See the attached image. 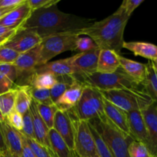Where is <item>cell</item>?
<instances>
[{
  "label": "cell",
  "instance_id": "cell-1",
  "mask_svg": "<svg viewBox=\"0 0 157 157\" xmlns=\"http://www.w3.org/2000/svg\"><path fill=\"white\" fill-rule=\"evenodd\" d=\"M91 24L90 19L61 12L58 6L55 5L32 11L29 18L21 28L35 32L42 39L55 34L78 33Z\"/></svg>",
  "mask_w": 157,
  "mask_h": 157
},
{
  "label": "cell",
  "instance_id": "cell-2",
  "mask_svg": "<svg viewBox=\"0 0 157 157\" xmlns=\"http://www.w3.org/2000/svg\"><path fill=\"white\" fill-rule=\"evenodd\" d=\"M130 16L119 8L113 14L101 21L92 23L81 29L79 36L91 38L100 50H111L121 53L124 42V34Z\"/></svg>",
  "mask_w": 157,
  "mask_h": 157
},
{
  "label": "cell",
  "instance_id": "cell-3",
  "mask_svg": "<svg viewBox=\"0 0 157 157\" xmlns=\"http://www.w3.org/2000/svg\"><path fill=\"white\" fill-rule=\"evenodd\" d=\"M101 93L105 99L126 113L135 110L142 111L155 101L144 88L121 89L101 91Z\"/></svg>",
  "mask_w": 157,
  "mask_h": 157
},
{
  "label": "cell",
  "instance_id": "cell-4",
  "mask_svg": "<svg viewBox=\"0 0 157 157\" xmlns=\"http://www.w3.org/2000/svg\"><path fill=\"white\" fill-rule=\"evenodd\" d=\"M77 80L82 82L84 85L90 86L101 91H107L121 89L144 88L138 84L119 67L113 73H94L84 77H75Z\"/></svg>",
  "mask_w": 157,
  "mask_h": 157
},
{
  "label": "cell",
  "instance_id": "cell-5",
  "mask_svg": "<svg viewBox=\"0 0 157 157\" xmlns=\"http://www.w3.org/2000/svg\"><path fill=\"white\" fill-rule=\"evenodd\" d=\"M89 124L98 131L111 151L113 157H130L128 147L133 140L113 125L107 118L92 120Z\"/></svg>",
  "mask_w": 157,
  "mask_h": 157
},
{
  "label": "cell",
  "instance_id": "cell-6",
  "mask_svg": "<svg viewBox=\"0 0 157 157\" xmlns=\"http://www.w3.org/2000/svg\"><path fill=\"white\" fill-rule=\"evenodd\" d=\"M70 111L77 121L89 122L97 118L104 119L102 94L98 89L85 85L79 101Z\"/></svg>",
  "mask_w": 157,
  "mask_h": 157
},
{
  "label": "cell",
  "instance_id": "cell-7",
  "mask_svg": "<svg viewBox=\"0 0 157 157\" xmlns=\"http://www.w3.org/2000/svg\"><path fill=\"white\" fill-rule=\"evenodd\" d=\"M78 37L77 32H67L55 34L42 38L39 44L38 67L49 62L52 58L63 52H75Z\"/></svg>",
  "mask_w": 157,
  "mask_h": 157
},
{
  "label": "cell",
  "instance_id": "cell-8",
  "mask_svg": "<svg viewBox=\"0 0 157 157\" xmlns=\"http://www.w3.org/2000/svg\"><path fill=\"white\" fill-rule=\"evenodd\" d=\"M75 157H98L96 144L87 121L75 120V136L73 150Z\"/></svg>",
  "mask_w": 157,
  "mask_h": 157
},
{
  "label": "cell",
  "instance_id": "cell-9",
  "mask_svg": "<svg viewBox=\"0 0 157 157\" xmlns=\"http://www.w3.org/2000/svg\"><path fill=\"white\" fill-rule=\"evenodd\" d=\"M39 44L34 48L20 54L14 63L17 71V81L15 87L29 86V82L35 73L39 58Z\"/></svg>",
  "mask_w": 157,
  "mask_h": 157
},
{
  "label": "cell",
  "instance_id": "cell-10",
  "mask_svg": "<svg viewBox=\"0 0 157 157\" xmlns=\"http://www.w3.org/2000/svg\"><path fill=\"white\" fill-rule=\"evenodd\" d=\"M100 52L101 50L97 48L71 57L72 67L75 72L74 77H84L96 73Z\"/></svg>",
  "mask_w": 157,
  "mask_h": 157
},
{
  "label": "cell",
  "instance_id": "cell-11",
  "mask_svg": "<svg viewBox=\"0 0 157 157\" xmlns=\"http://www.w3.org/2000/svg\"><path fill=\"white\" fill-rule=\"evenodd\" d=\"M75 120L70 110H58L53 126L54 130L62 137L72 151L75 144Z\"/></svg>",
  "mask_w": 157,
  "mask_h": 157
},
{
  "label": "cell",
  "instance_id": "cell-12",
  "mask_svg": "<svg viewBox=\"0 0 157 157\" xmlns=\"http://www.w3.org/2000/svg\"><path fill=\"white\" fill-rule=\"evenodd\" d=\"M41 41V37L35 32L20 28L3 46L22 54L38 46Z\"/></svg>",
  "mask_w": 157,
  "mask_h": 157
},
{
  "label": "cell",
  "instance_id": "cell-13",
  "mask_svg": "<svg viewBox=\"0 0 157 157\" xmlns=\"http://www.w3.org/2000/svg\"><path fill=\"white\" fill-rule=\"evenodd\" d=\"M141 112L150 140L148 150L152 157H157V101Z\"/></svg>",
  "mask_w": 157,
  "mask_h": 157
},
{
  "label": "cell",
  "instance_id": "cell-14",
  "mask_svg": "<svg viewBox=\"0 0 157 157\" xmlns=\"http://www.w3.org/2000/svg\"><path fill=\"white\" fill-rule=\"evenodd\" d=\"M127 113L130 136L133 138V140L143 143L145 144L147 149H149L150 140L142 112L135 110Z\"/></svg>",
  "mask_w": 157,
  "mask_h": 157
},
{
  "label": "cell",
  "instance_id": "cell-15",
  "mask_svg": "<svg viewBox=\"0 0 157 157\" xmlns=\"http://www.w3.org/2000/svg\"><path fill=\"white\" fill-rule=\"evenodd\" d=\"M103 106H104V112L106 118L122 133L127 136H130L127 113L107 101L104 97H103Z\"/></svg>",
  "mask_w": 157,
  "mask_h": 157
},
{
  "label": "cell",
  "instance_id": "cell-16",
  "mask_svg": "<svg viewBox=\"0 0 157 157\" xmlns=\"http://www.w3.org/2000/svg\"><path fill=\"white\" fill-rule=\"evenodd\" d=\"M0 129L7 150L15 157H21L22 137L20 132L11 127L6 121L0 123Z\"/></svg>",
  "mask_w": 157,
  "mask_h": 157
},
{
  "label": "cell",
  "instance_id": "cell-17",
  "mask_svg": "<svg viewBox=\"0 0 157 157\" xmlns=\"http://www.w3.org/2000/svg\"><path fill=\"white\" fill-rule=\"evenodd\" d=\"M32 10L26 0L24 4L12 9L11 12L0 18V25L14 29H18L29 18Z\"/></svg>",
  "mask_w": 157,
  "mask_h": 157
},
{
  "label": "cell",
  "instance_id": "cell-18",
  "mask_svg": "<svg viewBox=\"0 0 157 157\" xmlns=\"http://www.w3.org/2000/svg\"><path fill=\"white\" fill-rule=\"evenodd\" d=\"M84 86L85 85L82 82L75 78L69 88L63 94L62 96L55 104L58 110H66V111L71 110L79 101L82 95Z\"/></svg>",
  "mask_w": 157,
  "mask_h": 157
},
{
  "label": "cell",
  "instance_id": "cell-19",
  "mask_svg": "<svg viewBox=\"0 0 157 157\" xmlns=\"http://www.w3.org/2000/svg\"><path fill=\"white\" fill-rule=\"evenodd\" d=\"M36 73H49L57 78L64 76H74L75 70L71 64L70 58L58 60L55 61H49L46 64L36 67Z\"/></svg>",
  "mask_w": 157,
  "mask_h": 157
},
{
  "label": "cell",
  "instance_id": "cell-20",
  "mask_svg": "<svg viewBox=\"0 0 157 157\" xmlns=\"http://www.w3.org/2000/svg\"><path fill=\"white\" fill-rule=\"evenodd\" d=\"M29 110L32 113V120H33L34 134H35V140H37L39 144L45 147L53 155L52 149H51L50 141H49V129L48 128V127L38 113L36 104L33 100H32Z\"/></svg>",
  "mask_w": 157,
  "mask_h": 157
},
{
  "label": "cell",
  "instance_id": "cell-21",
  "mask_svg": "<svg viewBox=\"0 0 157 157\" xmlns=\"http://www.w3.org/2000/svg\"><path fill=\"white\" fill-rule=\"evenodd\" d=\"M120 61L121 67L124 70V71L138 84L142 86L147 76V64H143L138 61L128 59L121 55L120 57Z\"/></svg>",
  "mask_w": 157,
  "mask_h": 157
},
{
  "label": "cell",
  "instance_id": "cell-22",
  "mask_svg": "<svg viewBox=\"0 0 157 157\" xmlns=\"http://www.w3.org/2000/svg\"><path fill=\"white\" fill-rule=\"evenodd\" d=\"M121 55L111 50H101L98 57L97 72L109 74L117 71L121 67Z\"/></svg>",
  "mask_w": 157,
  "mask_h": 157
},
{
  "label": "cell",
  "instance_id": "cell-23",
  "mask_svg": "<svg viewBox=\"0 0 157 157\" xmlns=\"http://www.w3.org/2000/svg\"><path fill=\"white\" fill-rule=\"evenodd\" d=\"M123 48L133 52L136 56H140L153 61L157 58V45L145 41H124Z\"/></svg>",
  "mask_w": 157,
  "mask_h": 157
},
{
  "label": "cell",
  "instance_id": "cell-24",
  "mask_svg": "<svg viewBox=\"0 0 157 157\" xmlns=\"http://www.w3.org/2000/svg\"><path fill=\"white\" fill-rule=\"evenodd\" d=\"M17 71L13 64L0 65V94L5 93L15 87Z\"/></svg>",
  "mask_w": 157,
  "mask_h": 157
},
{
  "label": "cell",
  "instance_id": "cell-25",
  "mask_svg": "<svg viewBox=\"0 0 157 157\" xmlns=\"http://www.w3.org/2000/svg\"><path fill=\"white\" fill-rule=\"evenodd\" d=\"M49 141L54 157H75L73 151L53 128L49 130Z\"/></svg>",
  "mask_w": 157,
  "mask_h": 157
},
{
  "label": "cell",
  "instance_id": "cell-26",
  "mask_svg": "<svg viewBox=\"0 0 157 157\" xmlns=\"http://www.w3.org/2000/svg\"><path fill=\"white\" fill-rule=\"evenodd\" d=\"M17 88L16 98H15V110L20 114L23 115L30 108L32 102V98L30 92V86H20L15 87Z\"/></svg>",
  "mask_w": 157,
  "mask_h": 157
},
{
  "label": "cell",
  "instance_id": "cell-27",
  "mask_svg": "<svg viewBox=\"0 0 157 157\" xmlns=\"http://www.w3.org/2000/svg\"><path fill=\"white\" fill-rule=\"evenodd\" d=\"M147 76L142 86L144 90L155 101H157V71L155 69L151 61H149V62L147 63Z\"/></svg>",
  "mask_w": 157,
  "mask_h": 157
},
{
  "label": "cell",
  "instance_id": "cell-28",
  "mask_svg": "<svg viewBox=\"0 0 157 157\" xmlns=\"http://www.w3.org/2000/svg\"><path fill=\"white\" fill-rule=\"evenodd\" d=\"M57 82H58V78L52 74L35 72L31 78L29 86L34 88L50 90Z\"/></svg>",
  "mask_w": 157,
  "mask_h": 157
},
{
  "label": "cell",
  "instance_id": "cell-29",
  "mask_svg": "<svg viewBox=\"0 0 157 157\" xmlns=\"http://www.w3.org/2000/svg\"><path fill=\"white\" fill-rule=\"evenodd\" d=\"M17 88L11 89L5 93L0 94V111L5 118L15 110Z\"/></svg>",
  "mask_w": 157,
  "mask_h": 157
},
{
  "label": "cell",
  "instance_id": "cell-30",
  "mask_svg": "<svg viewBox=\"0 0 157 157\" xmlns=\"http://www.w3.org/2000/svg\"><path fill=\"white\" fill-rule=\"evenodd\" d=\"M75 80V78L74 76H64L58 78V82L50 89L51 98L55 104L69 88Z\"/></svg>",
  "mask_w": 157,
  "mask_h": 157
},
{
  "label": "cell",
  "instance_id": "cell-31",
  "mask_svg": "<svg viewBox=\"0 0 157 157\" xmlns=\"http://www.w3.org/2000/svg\"><path fill=\"white\" fill-rule=\"evenodd\" d=\"M37 106V109L39 115L41 116V119L46 124L49 130L53 128L54 121H55V117L56 114V112L58 111V107L55 104L52 105H46V104H38L35 102Z\"/></svg>",
  "mask_w": 157,
  "mask_h": 157
},
{
  "label": "cell",
  "instance_id": "cell-32",
  "mask_svg": "<svg viewBox=\"0 0 157 157\" xmlns=\"http://www.w3.org/2000/svg\"><path fill=\"white\" fill-rule=\"evenodd\" d=\"M90 129L92 135H93L95 144H96V148L97 151H98V157H113L111 151L110 150L109 147H107L106 143L104 142L103 138L101 136V135L98 133V131L90 124Z\"/></svg>",
  "mask_w": 157,
  "mask_h": 157
},
{
  "label": "cell",
  "instance_id": "cell-33",
  "mask_svg": "<svg viewBox=\"0 0 157 157\" xmlns=\"http://www.w3.org/2000/svg\"><path fill=\"white\" fill-rule=\"evenodd\" d=\"M30 92L32 100L38 104H46V105H52L55 103L52 101L51 98V93L49 89H40L34 88L30 87Z\"/></svg>",
  "mask_w": 157,
  "mask_h": 157
},
{
  "label": "cell",
  "instance_id": "cell-34",
  "mask_svg": "<svg viewBox=\"0 0 157 157\" xmlns=\"http://www.w3.org/2000/svg\"><path fill=\"white\" fill-rule=\"evenodd\" d=\"M128 153L130 157H152L145 144L136 140L129 145Z\"/></svg>",
  "mask_w": 157,
  "mask_h": 157
},
{
  "label": "cell",
  "instance_id": "cell-35",
  "mask_svg": "<svg viewBox=\"0 0 157 157\" xmlns=\"http://www.w3.org/2000/svg\"><path fill=\"white\" fill-rule=\"evenodd\" d=\"M23 135V134H22ZM24 136L25 140L26 143L28 144V145L29 146V147L31 148V150H32L33 153L35 154V156L36 157H53V155L51 153V152L46 148L45 147H44L43 145H41V144L38 142L37 140L34 139H31V138H28L26 136Z\"/></svg>",
  "mask_w": 157,
  "mask_h": 157
},
{
  "label": "cell",
  "instance_id": "cell-36",
  "mask_svg": "<svg viewBox=\"0 0 157 157\" xmlns=\"http://www.w3.org/2000/svg\"><path fill=\"white\" fill-rule=\"evenodd\" d=\"M22 119L23 127L20 133L24 135L25 136H26V137L35 140V134H34L33 120H32V116L30 110H28L26 113H25L22 115Z\"/></svg>",
  "mask_w": 157,
  "mask_h": 157
},
{
  "label": "cell",
  "instance_id": "cell-37",
  "mask_svg": "<svg viewBox=\"0 0 157 157\" xmlns=\"http://www.w3.org/2000/svg\"><path fill=\"white\" fill-rule=\"evenodd\" d=\"M20 54L6 46L0 47V65L6 64H14Z\"/></svg>",
  "mask_w": 157,
  "mask_h": 157
},
{
  "label": "cell",
  "instance_id": "cell-38",
  "mask_svg": "<svg viewBox=\"0 0 157 157\" xmlns=\"http://www.w3.org/2000/svg\"><path fill=\"white\" fill-rule=\"evenodd\" d=\"M97 45L93 40L89 37H81L79 36L76 41V46L75 51L78 52V53L88 52L92 49L97 48Z\"/></svg>",
  "mask_w": 157,
  "mask_h": 157
},
{
  "label": "cell",
  "instance_id": "cell-39",
  "mask_svg": "<svg viewBox=\"0 0 157 157\" xmlns=\"http://www.w3.org/2000/svg\"><path fill=\"white\" fill-rule=\"evenodd\" d=\"M5 121L9 124L12 127L18 130V132H21L23 127V119L22 115L19 113L14 110L13 112L10 113L8 117L5 118Z\"/></svg>",
  "mask_w": 157,
  "mask_h": 157
},
{
  "label": "cell",
  "instance_id": "cell-40",
  "mask_svg": "<svg viewBox=\"0 0 157 157\" xmlns=\"http://www.w3.org/2000/svg\"><path fill=\"white\" fill-rule=\"evenodd\" d=\"M27 2L31 9L35 11L55 6L59 2L60 0H27Z\"/></svg>",
  "mask_w": 157,
  "mask_h": 157
},
{
  "label": "cell",
  "instance_id": "cell-41",
  "mask_svg": "<svg viewBox=\"0 0 157 157\" xmlns=\"http://www.w3.org/2000/svg\"><path fill=\"white\" fill-rule=\"evenodd\" d=\"M144 2V0H124V1H123L120 8L124 9L126 14L130 17L135 9L138 6H140Z\"/></svg>",
  "mask_w": 157,
  "mask_h": 157
},
{
  "label": "cell",
  "instance_id": "cell-42",
  "mask_svg": "<svg viewBox=\"0 0 157 157\" xmlns=\"http://www.w3.org/2000/svg\"><path fill=\"white\" fill-rule=\"evenodd\" d=\"M25 2L26 0H0V9H14Z\"/></svg>",
  "mask_w": 157,
  "mask_h": 157
},
{
  "label": "cell",
  "instance_id": "cell-43",
  "mask_svg": "<svg viewBox=\"0 0 157 157\" xmlns=\"http://www.w3.org/2000/svg\"><path fill=\"white\" fill-rule=\"evenodd\" d=\"M21 137H22V141H23L21 157H36L35 156V154L33 153V152H32V150H31L30 147H29V146L28 145L27 143H26L23 135L21 134Z\"/></svg>",
  "mask_w": 157,
  "mask_h": 157
},
{
  "label": "cell",
  "instance_id": "cell-44",
  "mask_svg": "<svg viewBox=\"0 0 157 157\" xmlns=\"http://www.w3.org/2000/svg\"><path fill=\"white\" fill-rule=\"evenodd\" d=\"M18 29H11V28L6 27V26L0 25V36H3V35H14V34L16 33V32L18 30Z\"/></svg>",
  "mask_w": 157,
  "mask_h": 157
},
{
  "label": "cell",
  "instance_id": "cell-45",
  "mask_svg": "<svg viewBox=\"0 0 157 157\" xmlns=\"http://www.w3.org/2000/svg\"><path fill=\"white\" fill-rule=\"evenodd\" d=\"M5 151H7V148H6V144H5L2 133V130L0 129V153H3Z\"/></svg>",
  "mask_w": 157,
  "mask_h": 157
},
{
  "label": "cell",
  "instance_id": "cell-46",
  "mask_svg": "<svg viewBox=\"0 0 157 157\" xmlns=\"http://www.w3.org/2000/svg\"><path fill=\"white\" fill-rule=\"evenodd\" d=\"M15 35V34H14ZM14 35H3V36H0V47L5 45L6 42L13 36Z\"/></svg>",
  "mask_w": 157,
  "mask_h": 157
},
{
  "label": "cell",
  "instance_id": "cell-47",
  "mask_svg": "<svg viewBox=\"0 0 157 157\" xmlns=\"http://www.w3.org/2000/svg\"><path fill=\"white\" fill-rule=\"evenodd\" d=\"M12 9H0V18L4 16L5 15H6L7 13H9V12H11Z\"/></svg>",
  "mask_w": 157,
  "mask_h": 157
},
{
  "label": "cell",
  "instance_id": "cell-48",
  "mask_svg": "<svg viewBox=\"0 0 157 157\" xmlns=\"http://www.w3.org/2000/svg\"><path fill=\"white\" fill-rule=\"evenodd\" d=\"M0 157H15V156H12V155L7 150V151H5L3 152V153H0Z\"/></svg>",
  "mask_w": 157,
  "mask_h": 157
},
{
  "label": "cell",
  "instance_id": "cell-49",
  "mask_svg": "<svg viewBox=\"0 0 157 157\" xmlns=\"http://www.w3.org/2000/svg\"><path fill=\"white\" fill-rule=\"evenodd\" d=\"M151 61L153 62V66H154L155 69H156V70L157 71V58H155V59H153V61Z\"/></svg>",
  "mask_w": 157,
  "mask_h": 157
},
{
  "label": "cell",
  "instance_id": "cell-50",
  "mask_svg": "<svg viewBox=\"0 0 157 157\" xmlns=\"http://www.w3.org/2000/svg\"><path fill=\"white\" fill-rule=\"evenodd\" d=\"M5 121V117H3V115L2 114L1 111H0V123L1 122H3V121Z\"/></svg>",
  "mask_w": 157,
  "mask_h": 157
}]
</instances>
